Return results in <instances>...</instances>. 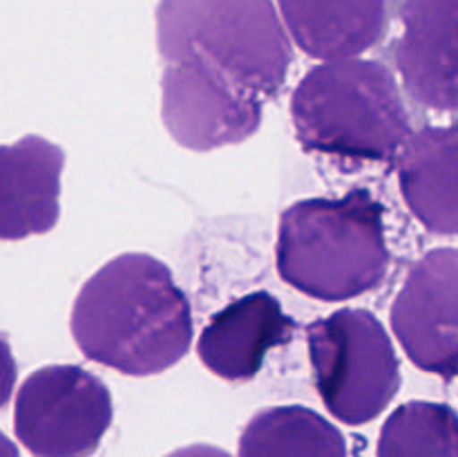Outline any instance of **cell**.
Instances as JSON below:
<instances>
[{"label": "cell", "instance_id": "cell-1", "mask_svg": "<svg viewBox=\"0 0 458 457\" xmlns=\"http://www.w3.org/2000/svg\"><path fill=\"white\" fill-rule=\"evenodd\" d=\"M72 334L89 361L123 375H157L191 348V305L161 260L125 254L81 287Z\"/></svg>", "mask_w": 458, "mask_h": 457}, {"label": "cell", "instance_id": "cell-2", "mask_svg": "<svg viewBox=\"0 0 458 457\" xmlns=\"http://www.w3.org/2000/svg\"><path fill=\"white\" fill-rule=\"evenodd\" d=\"M389 269L383 206L367 191L291 204L277 233V272L318 300L376 289Z\"/></svg>", "mask_w": 458, "mask_h": 457}, {"label": "cell", "instance_id": "cell-3", "mask_svg": "<svg viewBox=\"0 0 458 457\" xmlns=\"http://www.w3.org/2000/svg\"><path fill=\"white\" fill-rule=\"evenodd\" d=\"M157 45L165 63H199L258 99L276 97L293 58L271 0H159Z\"/></svg>", "mask_w": 458, "mask_h": 457}, {"label": "cell", "instance_id": "cell-4", "mask_svg": "<svg viewBox=\"0 0 458 457\" xmlns=\"http://www.w3.org/2000/svg\"><path fill=\"white\" fill-rule=\"evenodd\" d=\"M300 143L349 164L389 161L410 134L392 72L378 61L343 58L313 67L291 97Z\"/></svg>", "mask_w": 458, "mask_h": 457}, {"label": "cell", "instance_id": "cell-5", "mask_svg": "<svg viewBox=\"0 0 458 457\" xmlns=\"http://www.w3.org/2000/svg\"><path fill=\"white\" fill-rule=\"evenodd\" d=\"M307 341L318 392L335 419L367 424L396 397L401 388L396 352L371 312L340 309L311 323Z\"/></svg>", "mask_w": 458, "mask_h": 457}, {"label": "cell", "instance_id": "cell-6", "mask_svg": "<svg viewBox=\"0 0 458 457\" xmlns=\"http://www.w3.org/2000/svg\"><path fill=\"white\" fill-rule=\"evenodd\" d=\"M112 424L106 384L79 366H47L21 385L13 426L34 457H89Z\"/></svg>", "mask_w": 458, "mask_h": 457}, {"label": "cell", "instance_id": "cell-7", "mask_svg": "<svg viewBox=\"0 0 458 457\" xmlns=\"http://www.w3.org/2000/svg\"><path fill=\"white\" fill-rule=\"evenodd\" d=\"M161 116L177 143L191 151L240 143L262 124V99L192 61L165 63Z\"/></svg>", "mask_w": 458, "mask_h": 457}, {"label": "cell", "instance_id": "cell-8", "mask_svg": "<svg viewBox=\"0 0 458 457\" xmlns=\"http://www.w3.org/2000/svg\"><path fill=\"white\" fill-rule=\"evenodd\" d=\"M456 249H434L407 273L392 307V327L407 357L425 372L454 379Z\"/></svg>", "mask_w": 458, "mask_h": 457}, {"label": "cell", "instance_id": "cell-9", "mask_svg": "<svg viewBox=\"0 0 458 457\" xmlns=\"http://www.w3.org/2000/svg\"><path fill=\"white\" fill-rule=\"evenodd\" d=\"M401 21L396 65L407 92L434 110L454 112L456 0H403Z\"/></svg>", "mask_w": 458, "mask_h": 457}, {"label": "cell", "instance_id": "cell-10", "mask_svg": "<svg viewBox=\"0 0 458 457\" xmlns=\"http://www.w3.org/2000/svg\"><path fill=\"white\" fill-rule=\"evenodd\" d=\"M65 155L43 137L0 146V240H22L52 231L61 206Z\"/></svg>", "mask_w": 458, "mask_h": 457}, {"label": "cell", "instance_id": "cell-11", "mask_svg": "<svg viewBox=\"0 0 458 457\" xmlns=\"http://www.w3.org/2000/svg\"><path fill=\"white\" fill-rule=\"evenodd\" d=\"M293 330V318L286 316L276 296L253 291L215 314L201 332L197 352L201 363L222 379H253L268 349L286 343Z\"/></svg>", "mask_w": 458, "mask_h": 457}, {"label": "cell", "instance_id": "cell-12", "mask_svg": "<svg viewBox=\"0 0 458 457\" xmlns=\"http://www.w3.org/2000/svg\"><path fill=\"white\" fill-rule=\"evenodd\" d=\"M280 12L298 47L327 63L367 52L387 25V0H280Z\"/></svg>", "mask_w": 458, "mask_h": 457}, {"label": "cell", "instance_id": "cell-13", "mask_svg": "<svg viewBox=\"0 0 458 457\" xmlns=\"http://www.w3.org/2000/svg\"><path fill=\"white\" fill-rule=\"evenodd\" d=\"M401 191L411 213L432 233L454 236L456 204V128L428 125L405 139L398 157Z\"/></svg>", "mask_w": 458, "mask_h": 457}, {"label": "cell", "instance_id": "cell-14", "mask_svg": "<svg viewBox=\"0 0 458 457\" xmlns=\"http://www.w3.org/2000/svg\"><path fill=\"white\" fill-rule=\"evenodd\" d=\"M240 457H347V442L318 412L276 406L249 421L240 437Z\"/></svg>", "mask_w": 458, "mask_h": 457}, {"label": "cell", "instance_id": "cell-15", "mask_svg": "<svg viewBox=\"0 0 458 457\" xmlns=\"http://www.w3.org/2000/svg\"><path fill=\"white\" fill-rule=\"evenodd\" d=\"M378 457H456V412L445 403H405L385 421Z\"/></svg>", "mask_w": 458, "mask_h": 457}, {"label": "cell", "instance_id": "cell-16", "mask_svg": "<svg viewBox=\"0 0 458 457\" xmlns=\"http://www.w3.org/2000/svg\"><path fill=\"white\" fill-rule=\"evenodd\" d=\"M13 385H16V361L9 343L0 336V408L7 406Z\"/></svg>", "mask_w": 458, "mask_h": 457}, {"label": "cell", "instance_id": "cell-17", "mask_svg": "<svg viewBox=\"0 0 458 457\" xmlns=\"http://www.w3.org/2000/svg\"><path fill=\"white\" fill-rule=\"evenodd\" d=\"M165 457H231L228 453H224L222 448L208 446V444H195V446L179 448V451L170 453Z\"/></svg>", "mask_w": 458, "mask_h": 457}, {"label": "cell", "instance_id": "cell-18", "mask_svg": "<svg viewBox=\"0 0 458 457\" xmlns=\"http://www.w3.org/2000/svg\"><path fill=\"white\" fill-rule=\"evenodd\" d=\"M0 457H18V448L13 446L7 435L0 433Z\"/></svg>", "mask_w": 458, "mask_h": 457}]
</instances>
